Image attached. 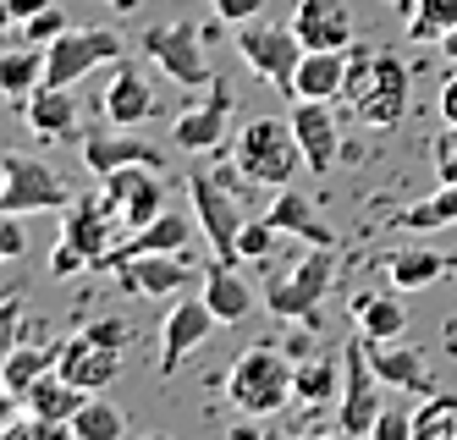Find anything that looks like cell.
<instances>
[{
	"instance_id": "6da1fadb",
	"label": "cell",
	"mask_w": 457,
	"mask_h": 440,
	"mask_svg": "<svg viewBox=\"0 0 457 440\" xmlns=\"http://www.w3.org/2000/svg\"><path fill=\"white\" fill-rule=\"evenodd\" d=\"M342 105L375 127V132H391L403 116H408V66L391 55V50H375V45H347V83H342Z\"/></svg>"
},
{
	"instance_id": "7a4b0ae2",
	"label": "cell",
	"mask_w": 457,
	"mask_h": 440,
	"mask_svg": "<svg viewBox=\"0 0 457 440\" xmlns=\"http://www.w3.org/2000/svg\"><path fill=\"white\" fill-rule=\"evenodd\" d=\"M121 237H127V226H121L111 198L105 193H78L72 204L61 210V243L50 253V276L67 281L78 270H105Z\"/></svg>"
},
{
	"instance_id": "3957f363",
	"label": "cell",
	"mask_w": 457,
	"mask_h": 440,
	"mask_svg": "<svg viewBox=\"0 0 457 440\" xmlns=\"http://www.w3.org/2000/svg\"><path fill=\"white\" fill-rule=\"evenodd\" d=\"M237 177H248V187H292L303 165V149L292 138V121L281 116H253L248 127H237V149H232Z\"/></svg>"
},
{
	"instance_id": "277c9868",
	"label": "cell",
	"mask_w": 457,
	"mask_h": 440,
	"mask_svg": "<svg viewBox=\"0 0 457 440\" xmlns=\"http://www.w3.org/2000/svg\"><path fill=\"white\" fill-rule=\"evenodd\" d=\"M292 369L298 363H287L281 347H248L232 363V375H226V396H232L248 419H270V413H281L287 402L298 396L292 391Z\"/></svg>"
},
{
	"instance_id": "5b68a950",
	"label": "cell",
	"mask_w": 457,
	"mask_h": 440,
	"mask_svg": "<svg viewBox=\"0 0 457 440\" xmlns=\"http://www.w3.org/2000/svg\"><path fill=\"white\" fill-rule=\"evenodd\" d=\"M0 165H6V182H0V215H61L72 204L61 171L45 165L39 154L0 149Z\"/></svg>"
},
{
	"instance_id": "8992f818",
	"label": "cell",
	"mask_w": 457,
	"mask_h": 440,
	"mask_svg": "<svg viewBox=\"0 0 457 440\" xmlns=\"http://www.w3.org/2000/svg\"><path fill=\"white\" fill-rule=\"evenodd\" d=\"M237 55L248 72H259L276 94L292 99V78H298V61H303V39L292 22H270V17H253L237 28Z\"/></svg>"
},
{
	"instance_id": "52a82bcc",
	"label": "cell",
	"mask_w": 457,
	"mask_h": 440,
	"mask_svg": "<svg viewBox=\"0 0 457 440\" xmlns=\"http://www.w3.org/2000/svg\"><path fill=\"white\" fill-rule=\"evenodd\" d=\"M232 171H193L187 177V198H193V220H199V231H204V243L215 248V259H226V264H243V253H237V231H243V204H237V193H232V182H226Z\"/></svg>"
},
{
	"instance_id": "ba28073f",
	"label": "cell",
	"mask_w": 457,
	"mask_h": 440,
	"mask_svg": "<svg viewBox=\"0 0 457 440\" xmlns=\"http://www.w3.org/2000/svg\"><path fill=\"white\" fill-rule=\"evenodd\" d=\"M138 50H144V61H154L160 72H166L171 83H182V88H210L215 83L204 33H199V22H187V17L149 28L144 39H138Z\"/></svg>"
},
{
	"instance_id": "9c48e42d",
	"label": "cell",
	"mask_w": 457,
	"mask_h": 440,
	"mask_svg": "<svg viewBox=\"0 0 457 440\" xmlns=\"http://www.w3.org/2000/svg\"><path fill=\"white\" fill-rule=\"evenodd\" d=\"M127 50L111 28H67L55 45H45V88H78L94 66H116Z\"/></svg>"
},
{
	"instance_id": "30bf717a",
	"label": "cell",
	"mask_w": 457,
	"mask_h": 440,
	"mask_svg": "<svg viewBox=\"0 0 457 440\" xmlns=\"http://www.w3.org/2000/svg\"><path fill=\"white\" fill-rule=\"evenodd\" d=\"M331 276H337V248H309L298 264L287 270V276H276L265 286L270 314L276 320H314V309H320L325 286H331Z\"/></svg>"
},
{
	"instance_id": "8fae6325",
	"label": "cell",
	"mask_w": 457,
	"mask_h": 440,
	"mask_svg": "<svg viewBox=\"0 0 457 440\" xmlns=\"http://www.w3.org/2000/svg\"><path fill=\"white\" fill-rule=\"evenodd\" d=\"M342 408H337V429H347L353 440H370V429H375V419H380V375H375V363H370V347L364 342H353L347 353H342Z\"/></svg>"
},
{
	"instance_id": "7c38bea8",
	"label": "cell",
	"mask_w": 457,
	"mask_h": 440,
	"mask_svg": "<svg viewBox=\"0 0 457 440\" xmlns=\"http://www.w3.org/2000/svg\"><path fill=\"white\" fill-rule=\"evenodd\" d=\"M100 193L116 204L121 226L138 231L166 210V171H160V165H121V171L100 177Z\"/></svg>"
},
{
	"instance_id": "4fadbf2b",
	"label": "cell",
	"mask_w": 457,
	"mask_h": 440,
	"mask_svg": "<svg viewBox=\"0 0 457 440\" xmlns=\"http://www.w3.org/2000/svg\"><path fill=\"white\" fill-rule=\"evenodd\" d=\"M220 320L210 314V303H204V292L199 297H177L171 309H166V325H160V375H177L182 369V358L187 353H199L204 342H210V330H215Z\"/></svg>"
},
{
	"instance_id": "5bb4252c",
	"label": "cell",
	"mask_w": 457,
	"mask_h": 440,
	"mask_svg": "<svg viewBox=\"0 0 457 440\" xmlns=\"http://www.w3.org/2000/svg\"><path fill=\"white\" fill-rule=\"evenodd\" d=\"M292 138H298L303 149V171L325 177L337 165L342 154V132H337V111H331V99H292Z\"/></svg>"
},
{
	"instance_id": "9a60e30c",
	"label": "cell",
	"mask_w": 457,
	"mask_h": 440,
	"mask_svg": "<svg viewBox=\"0 0 457 440\" xmlns=\"http://www.w3.org/2000/svg\"><path fill=\"white\" fill-rule=\"evenodd\" d=\"M78 144H83V165L94 177H111L121 171V165H160L166 171V154H160L154 144H144L133 127H94V132H78Z\"/></svg>"
},
{
	"instance_id": "2e32d148",
	"label": "cell",
	"mask_w": 457,
	"mask_h": 440,
	"mask_svg": "<svg viewBox=\"0 0 457 440\" xmlns=\"http://www.w3.org/2000/svg\"><path fill=\"white\" fill-rule=\"evenodd\" d=\"M226 121H232V94H226V83H210L204 105H187L177 121H171V144L182 154H204L226 138Z\"/></svg>"
},
{
	"instance_id": "e0dca14e",
	"label": "cell",
	"mask_w": 457,
	"mask_h": 440,
	"mask_svg": "<svg viewBox=\"0 0 457 440\" xmlns=\"http://www.w3.org/2000/svg\"><path fill=\"white\" fill-rule=\"evenodd\" d=\"M116 276L127 292L138 297H182V286L193 281V270L182 253H138V259H121Z\"/></svg>"
},
{
	"instance_id": "ac0fdd59",
	"label": "cell",
	"mask_w": 457,
	"mask_h": 440,
	"mask_svg": "<svg viewBox=\"0 0 457 440\" xmlns=\"http://www.w3.org/2000/svg\"><path fill=\"white\" fill-rule=\"evenodd\" d=\"M265 215H270V226H276L281 237H298V243H309V248H337V226L320 220L314 198L298 193V187H276V198H270Z\"/></svg>"
},
{
	"instance_id": "d6986e66",
	"label": "cell",
	"mask_w": 457,
	"mask_h": 440,
	"mask_svg": "<svg viewBox=\"0 0 457 440\" xmlns=\"http://www.w3.org/2000/svg\"><path fill=\"white\" fill-rule=\"evenodd\" d=\"M193 231H199V220H193V215L160 210V215H154L149 226H138V231H127V237H121L105 270H116L121 259H138V253H182V248L193 243Z\"/></svg>"
},
{
	"instance_id": "ffe728a7",
	"label": "cell",
	"mask_w": 457,
	"mask_h": 440,
	"mask_svg": "<svg viewBox=\"0 0 457 440\" xmlns=\"http://www.w3.org/2000/svg\"><path fill=\"white\" fill-rule=\"evenodd\" d=\"M292 28H298L303 50H347L353 45V12L342 0H298Z\"/></svg>"
},
{
	"instance_id": "44dd1931",
	"label": "cell",
	"mask_w": 457,
	"mask_h": 440,
	"mask_svg": "<svg viewBox=\"0 0 457 440\" xmlns=\"http://www.w3.org/2000/svg\"><path fill=\"white\" fill-rule=\"evenodd\" d=\"M61 375H67L72 386H83V391H105L121 375V347H100L94 336L78 330L72 342L61 347Z\"/></svg>"
},
{
	"instance_id": "7402d4cb",
	"label": "cell",
	"mask_w": 457,
	"mask_h": 440,
	"mask_svg": "<svg viewBox=\"0 0 457 440\" xmlns=\"http://www.w3.org/2000/svg\"><path fill=\"white\" fill-rule=\"evenodd\" d=\"M149 116H154V88H149V78L138 72V66L116 61V72L105 83V121H116V127H144Z\"/></svg>"
},
{
	"instance_id": "603a6c76",
	"label": "cell",
	"mask_w": 457,
	"mask_h": 440,
	"mask_svg": "<svg viewBox=\"0 0 457 440\" xmlns=\"http://www.w3.org/2000/svg\"><path fill=\"white\" fill-rule=\"evenodd\" d=\"M204 303H210V314L220 325H243L253 314L248 276H237V264H226V259H210L204 264Z\"/></svg>"
},
{
	"instance_id": "cb8c5ba5",
	"label": "cell",
	"mask_w": 457,
	"mask_h": 440,
	"mask_svg": "<svg viewBox=\"0 0 457 440\" xmlns=\"http://www.w3.org/2000/svg\"><path fill=\"white\" fill-rule=\"evenodd\" d=\"M88 396H94V391L72 386V380L55 369V375H45V380H34V386L22 391V413H28V419H39V424H72V413L83 408Z\"/></svg>"
},
{
	"instance_id": "d4e9b609",
	"label": "cell",
	"mask_w": 457,
	"mask_h": 440,
	"mask_svg": "<svg viewBox=\"0 0 457 440\" xmlns=\"http://www.w3.org/2000/svg\"><path fill=\"white\" fill-rule=\"evenodd\" d=\"M364 347H370V363H375V375L386 386L413 391V396L430 391V363H424V353H413L403 342H364Z\"/></svg>"
},
{
	"instance_id": "484cf974",
	"label": "cell",
	"mask_w": 457,
	"mask_h": 440,
	"mask_svg": "<svg viewBox=\"0 0 457 440\" xmlns=\"http://www.w3.org/2000/svg\"><path fill=\"white\" fill-rule=\"evenodd\" d=\"M342 83H347V50H303L292 99H342Z\"/></svg>"
},
{
	"instance_id": "4316f807",
	"label": "cell",
	"mask_w": 457,
	"mask_h": 440,
	"mask_svg": "<svg viewBox=\"0 0 457 440\" xmlns=\"http://www.w3.org/2000/svg\"><path fill=\"white\" fill-rule=\"evenodd\" d=\"M28 127L50 144H67L78 132V94L72 88H39L28 94Z\"/></svg>"
},
{
	"instance_id": "83f0119b",
	"label": "cell",
	"mask_w": 457,
	"mask_h": 440,
	"mask_svg": "<svg viewBox=\"0 0 457 440\" xmlns=\"http://www.w3.org/2000/svg\"><path fill=\"white\" fill-rule=\"evenodd\" d=\"M353 320H358V336H364V342H397L408 330V309L397 297H380V292H358L353 297Z\"/></svg>"
},
{
	"instance_id": "f1b7e54d",
	"label": "cell",
	"mask_w": 457,
	"mask_h": 440,
	"mask_svg": "<svg viewBox=\"0 0 457 440\" xmlns=\"http://www.w3.org/2000/svg\"><path fill=\"white\" fill-rule=\"evenodd\" d=\"M61 347H67V342H34V347H17V353L6 358V369H0V391L22 396L34 380L55 375V369H61Z\"/></svg>"
},
{
	"instance_id": "f546056e",
	"label": "cell",
	"mask_w": 457,
	"mask_h": 440,
	"mask_svg": "<svg viewBox=\"0 0 457 440\" xmlns=\"http://www.w3.org/2000/svg\"><path fill=\"white\" fill-rule=\"evenodd\" d=\"M45 88V50L28 45V50H0V94L6 99H28Z\"/></svg>"
},
{
	"instance_id": "4dcf8cb0",
	"label": "cell",
	"mask_w": 457,
	"mask_h": 440,
	"mask_svg": "<svg viewBox=\"0 0 457 440\" xmlns=\"http://www.w3.org/2000/svg\"><path fill=\"white\" fill-rule=\"evenodd\" d=\"M347 369H337V358H303L298 369H292V391H298L303 408H325V402H337V386H342Z\"/></svg>"
},
{
	"instance_id": "1f68e13d",
	"label": "cell",
	"mask_w": 457,
	"mask_h": 440,
	"mask_svg": "<svg viewBox=\"0 0 457 440\" xmlns=\"http://www.w3.org/2000/svg\"><path fill=\"white\" fill-rule=\"evenodd\" d=\"M397 226H403V231H419V237L457 226V187H452V182H441L430 198H419V204H408V210L397 215Z\"/></svg>"
},
{
	"instance_id": "d6a6232c",
	"label": "cell",
	"mask_w": 457,
	"mask_h": 440,
	"mask_svg": "<svg viewBox=\"0 0 457 440\" xmlns=\"http://www.w3.org/2000/svg\"><path fill=\"white\" fill-rule=\"evenodd\" d=\"M72 435H78V440H127V413L94 391L83 408L72 413Z\"/></svg>"
},
{
	"instance_id": "836d02e7",
	"label": "cell",
	"mask_w": 457,
	"mask_h": 440,
	"mask_svg": "<svg viewBox=\"0 0 457 440\" xmlns=\"http://www.w3.org/2000/svg\"><path fill=\"white\" fill-rule=\"evenodd\" d=\"M386 270H391V286L397 292H419V286H430V281L446 276V259L430 253V248H419V253H397Z\"/></svg>"
},
{
	"instance_id": "e575fe53",
	"label": "cell",
	"mask_w": 457,
	"mask_h": 440,
	"mask_svg": "<svg viewBox=\"0 0 457 440\" xmlns=\"http://www.w3.org/2000/svg\"><path fill=\"white\" fill-rule=\"evenodd\" d=\"M457 28V0H408V33L424 45V39H446Z\"/></svg>"
},
{
	"instance_id": "d590c367",
	"label": "cell",
	"mask_w": 457,
	"mask_h": 440,
	"mask_svg": "<svg viewBox=\"0 0 457 440\" xmlns=\"http://www.w3.org/2000/svg\"><path fill=\"white\" fill-rule=\"evenodd\" d=\"M413 440H457V396H430L413 413Z\"/></svg>"
},
{
	"instance_id": "8d00e7d4",
	"label": "cell",
	"mask_w": 457,
	"mask_h": 440,
	"mask_svg": "<svg viewBox=\"0 0 457 440\" xmlns=\"http://www.w3.org/2000/svg\"><path fill=\"white\" fill-rule=\"evenodd\" d=\"M276 226H270V215H259V220H243V231H237V253H243V264L253 259H270V248H276Z\"/></svg>"
},
{
	"instance_id": "74e56055",
	"label": "cell",
	"mask_w": 457,
	"mask_h": 440,
	"mask_svg": "<svg viewBox=\"0 0 457 440\" xmlns=\"http://www.w3.org/2000/svg\"><path fill=\"white\" fill-rule=\"evenodd\" d=\"M17 347H22V292H6L0 297V369Z\"/></svg>"
},
{
	"instance_id": "f35d334b",
	"label": "cell",
	"mask_w": 457,
	"mask_h": 440,
	"mask_svg": "<svg viewBox=\"0 0 457 440\" xmlns=\"http://www.w3.org/2000/svg\"><path fill=\"white\" fill-rule=\"evenodd\" d=\"M67 28H72V22L61 17V6H45L39 17H28V22H22V39L45 50V45H55V39H61V33H67Z\"/></svg>"
},
{
	"instance_id": "ab89813d",
	"label": "cell",
	"mask_w": 457,
	"mask_h": 440,
	"mask_svg": "<svg viewBox=\"0 0 457 440\" xmlns=\"http://www.w3.org/2000/svg\"><path fill=\"white\" fill-rule=\"evenodd\" d=\"M28 215H0V264H12L28 253Z\"/></svg>"
},
{
	"instance_id": "60d3db41",
	"label": "cell",
	"mask_w": 457,
	"mask_h": 440,
	"mask_svg": "<svg viewBox=\"0 0 457 440\" xmlns=\"http://www.w3.org/2000/svg\"><path fill=\"white\" fill-rule=\"evenodd\" d=\"M430 160H436V177L457 187V127H452V121H446V132H441V138L430 144Z\"/></svg>"
},
{
	"instance_id": "b9f144b4",
	"label": "cell",
	"mask_w": 457,
	"mask_h": 440,
	"mask_svg": "<svg viewBox=\"0 0 457 440\" xmlns=\"http://www.w3.org/2000/svg\"><path fill=\"white\" fill-rule=\"evenodd\" d=\"M370 440H413V413H403V408H380Z\"/></svg>"
},
{
	"instance_id": "7bdbcfd3",
	"label": "cell",
	"mask_w": 457,
	"mask_h": 440,
	"mask_svg": "<svg viewBox=\"0 0 457 440\" xmlns=\"http://www.w3.org/2000/svg\"><path fill=\"white\" fill-rule=\"evenodd\" d=\"M215 17L232 22V28H243L253 17H265V0H215Z\"/></svg>"
},
{
	"instance_id": "ee69618b",
	"label": "cell",
	"mask_w": 457,
	"mask_h": 440,
	"mask_svg": "<svg viewBox=\"0 0 457 440\" xmlns=\"http://www.w3.org/2000/svg\"><path fill=\"white\" fill-rule=\"evenodd\" d=\"M83 336H94V342H100V347H127V342H133V330H127L121 320H94Z\"/></svg>"
},
{
	"instance_id": "f6af8a7d",
	"label": "cell",
	"mask_w": 457,
	"mask_h": 440,
	"mask_svg": "<svg viewBox=\"0 0 457 440\" xmlns=\"http://www.w3.org/2000/svg\"><path fill=\"white\" fill-rule=\"evenodd\" d=\"M0 440H45V435H39V424H34V419L22 413L17 424H6V429H0Z\"/></svg>"
},
{
	"instance_id": "bcb514c9",
	"label": "cell",
	"mask_w": 457,
	"mask_h": 440,
	"mask_svg": "<svg viewBox=\"0 0 457 440\" xmlns=\"http://www.w3.org/2000/svg\"><path fill=\"white\" fill-rule=\"evenodd\" d=\"M441 121H452V127H457V66H452L446 88H441Z\"/></svg>"
},
{
	"instance_id": "7dc6e473",
	"label": "cell",
	"mask_w": 457,
	"mask_h": 440,
	"mask_svg": "<svg viewBox=\"0 0 457 440\" xmlns=\"http://www.w3.org/2000/svg\"><path fill=\"white\" fill-rule=\"evenodd\" d=\"M45 6H55V0H12V17H17V22H28V17H39Z\"/></svg>"
},
{
	"instance_id": "c3c4849f",
	"label": "cell",
	"mask_w": 457,
	"mask_h": 440,
	"mask_svg": "<svg viewBox=\"0 0 457 440\" xmlns=\"http://www.w3.org/2000/svg\"><path fill=\"white\" fill-rule=\"evenodd\" d=\"M441 55H446V61L457 66V28H452V33H446V39H441Z\"/></svg>"
},
{
	"instance_id": "681fc988",
	"label": "cell",
	"mask_w": 457,
	"mask_h": 440,
	"mask_svg": "<svg viewBox=\"0 0 457 440\" xmlns=\"http://www.w3.org/2000/svg\"><path fill=\"white\" fill-rule=\"evenodd\" d=\"M12 22H17V17H12V0H0V33H6Z\"/></svg>"
},
{
	"instance_id": "f907efd6",
	"label": "cell",
	"mask_w": 457,
	"mask_h": 440,
	"mask_svg": "<svg viewBox=\"0 0 457 440\" xmlns=\"http://www.w3.org/2000/svg\"><path fill=\"white\" fill-rule=\"evenodd\" d=\"M303 440H353L347 429H337V435H303Z\"/></svg>"
},
{
	"instance_id": "816d5d0a",
	"label": "cell",
	"mask_w": 457,
	"mask_h": 440,
	"mask_svg": "<svg viewBox=\"0 0 457 440\" xmlns=\"http://www.w3.org/2000/svg\"><path fill=\"white\" fill-rule=\"evenodd\" d=\"M111 6H121V12H138V6H144V0H111Z\"/></svg>"
},
{
	"instance_id": "f5cc1de1",
	"label": "cell",
	"mask_w": 457,
	"mask_h": 440,
	"mask_svg": "<svg viewBox=\"0 0 457 440\" xmlns=\"http://www.w3.org/2000/svg\"><path fill=\"white\" fill-rule=\"evenodd\" d=\"M144 440H171V435H160V429H154V435H144Z\"/></svg>"
},
{
	"instance_id": "db71d44e",
	"label": "cell",
	"mask_w": 457,
	"mask_h": 440,
	"mask_svg": "<svg viewBox=\"0 0 457 440\" xmlns=\"http://www.w3.org/2000/svg\"><path fill=\"white\" fill-rule=\"evenodd\" d=\"M0 182H6V165H0Z\"/></svg>"
}]
</instances>
